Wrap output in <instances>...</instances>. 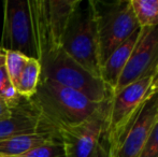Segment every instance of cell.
Masks as SVG:
<instances>
[{
  "instance_id": "obj_2",
  "label": "cell",
  "mask_w": 158,
  "mask_h": 157,
  "mask_svg": "<svg viewBox=\"0 0 158 157\" xmlns=\"http://www.w3.org/2000/svg\"><path fill=\"white\" fill-rule=\"evenodd\" d=\"M60 46L84 69L100 78L97 27L92 0H77Z\"/></svg>"
},
{
  "instance_id": "obj_14",
  "label": "cell",
  "mask_w": 158,
  "mask_h": 157,
  "mask_svg": "<svg viewBox=\"0 0 158 157\" xmlns=\"http://www.w3.org/2000/svg\"><path fill=\"white\" fill-rule=\"evenodd\" d=\"M41 79V63L37 58H29L21 74L16 93L19 97L30 99L37 92Z\"/></svg>"
},
{
  "instance_id": "obj_10",
  "label": "cell",
  "mask_w": 158,
  "mask_h": 157,
  "mask_svg": "<svg viewBox=\"0 0 158 157\" xmlns=\"http://www.w3.org/2000/svg\"><path fill=\"white\" fill-rule=\"evenodd\" d=\"M157 69L158 25H155L141 28L139 38L119 78L115 92L142 78L153 76Z\"/></svg>"
},
{
  "instance_id": "obj_5",
  "label": "cell",
  "mask_w": 158,
  "mask_h": 157,
  "mask_svg": "<svg viewBox=\"0 0 158 157\" xmlns=\"http://www.w3.org/2000/svg\"><path fill=\"white\" fill-rule=\"evenodd\" d=\"M41 76L81 93L94 102H103L113 92L100 78L93 76L72 59L61 48L40 59Z\"/></svg>"
},
{
  "instance_id": "obj_17",
  "label": "cell",
  "mask_w": 158,
  "mask_h": 157,
  "mask_svg": "<svg viewBox=\"0 0 158 157\" xmlns=\"http://www.w3.org/2000/svg\"><path fill=\"white\" fill-rule=\"evenodd\" d=\"M16 157H66L61 141H55L37 147Z\"/></svg>"
},
{
  "instance_id": "obj_9",
  "label": "cell",
  "mask_w": 158,
  "mask_h": 157,
  "mask_svg": "<svg viewBox=\"0 0 158 157\" xmlns=\"http://www.w3.org/2000/svg\"><path fill=\"white\" fill-rule=\"evenodd\" d=\"M158 116V93H152L135 118L110 145L109 157H140Z\"/></svg>"
},
{
  "instance_id": "obj_11",
  "label": "cell",
  "mask_w": 158,
  "mask_h": 157,
  "mask_svg": "<svg viewBox=\"0 0 158 157\" xmlns=\"http://www.w3.org/2000/svg\"><path fill=\"white\" fill-rule=\"evenodd\" d=\"M42 130L56 131L41 118L29 99L22 97L11 108V115L0 119V140Z\"/></svg>"
},
{
  "instance_id": "obj_12",
  "label": "cell",
  "mask_w": 158,
  "mask_h": 157,
  "mask_svg": "<svg viewBox=\"0 0 158 157\" xmlns=\"http://www.w3.org/2000/svg\"><path fill=\"white\" fill-rule=\"evenodd\" d=\"M140 29H138L135 34H132L124 43H122L110 56L108 57L103 65L100 67V79L104 82L106 86L113 93L116 89L119 78L125 69L129 57L135 48L137 40L139 38Z\"/></svg>"
},
{
  "instance_id": "obj_6",
  "label": "cell",
  "mask_w": 158,
  "mask_h": 157,
  "mask_svg": "<svg viewBox=\"0 0 158 157\" xmlns=\"http://www.w3.org/2000/svg\"><path fill=\"white\" fill-rule=\"evenodd\" d=\"M77 0L29 1L38 59L61 48V38Z\"/></svg>"
},
{
  "instance_id": "obj_4",
  "label": "cell",
  "mask_w": 158,
  "mask_h": 157,
  "mask_svg": "<svg viewBox=\"0 0 158 157\" xmlns=\"http://www.w3.org/2000/svg\"><path fill=\"white\" fill-rule=\"evenodd\" d=\"M113 96V95H112ZM111 99L82 123L57 130L66 157H109V115Z\"/></svg>"
},
{
  "instance_id": "obj_7",
  "label": "cell",
  "mask_w": 158,
  "mask_h": 157,
  "mask_svg": "<svg viewBox=\"0 0 158 157\" xmlns=\"http://www.w3.org/2000/svg\"><path fill=\"white\" fill-rule=\"evenodd\" d=\"M0 48L38 59L29 1L3 2V27Z\"/></svg>"
},
{
  "instance_id": "obj_19",
  "label": "cell",
  "mask_w": 158,
  "mask_h": 157,
  "mask_svg": "<svg viewBox=\"0 0 158 157\" xmlns=\"http://www.w3.org/2000/svg\"><path fill=\"white\" fill-rule=\"evenodd\" d=\"M140 157H158V116L148 134Z\"/></svg>"
},
{
  "instance_id": "obj_21",
  "label": "cell",
  "mask_w": 158,
  "mask_h": 157,
  "mask_svg": "<svg viewBox=\"0 0 158 157\" xmlns=\"http://www.w3.org/2000/svg\"><path fill=\"white\" fill-rule=\"evenodd\" d=\"M152 90L153 93H158V69L152 79Z\"/></svg>"
},
{
  "instance_id": "obj_8",
  "label": "cell",
  "mask_w": 158,
  "mask_h": 157,
  "mask_svg": "<svg viewBox=\"0 0 158 157\" xmlns=\"http://www.w3.org/2000/svg\"><path fill=\"white\" fill-rule=\"evenodd\" d=\"M152 79L153 76H145L113 93L109 115L110 145L135 118L143 103L153 93Z\"/></svg>"
},
{
  "instance_id": "obj_15",
  "label": "cell",
  "mask_w": 158,
  "mask_h": 157,
  "mask_svg": "<svg viewBox=\"0 0 158 157\" xmlns=\"http://www.w3.org/2000/svg\"><path fill=\"white\" fill-rule=\"evenodd\" d=\"M130 2L140 27L158 25V0H130Z\"/></svg>"
},
{
  "instance_id": "obj_16",
  "label": "cell",
  "mask_w": 158,
  "mask_h": 157,
  "mask_svg": "<svg viewBox=\"0 0 158 157\" xmlns=\"http://www.w3.org/2000/svg\"><path fill=\"white\" fill-rule=\"evenodd\" d=\"M28 57L23 55L22 53L13 52V51H6V63H4V68L8 73L9 78L12 82L13 86L16 89V86L19 84L21 74L23 72V69L25 67L26 63L28 61Z\"/></svg>"
},
{
  "instance_id": "obj_22",
  "label": "cell",
  "mask_w": 158,
  "mask_h": 157,
  "mask_svg": "<svg viewBox=\"0 0 158 157\" xmlns=\"http://www.w3.org/2000/svg\"><path fill=\"white\" fill-rule=\"evenodd\" d=\"M6 51L0 48V67H3L4 63H6Z\"/></svg>"
},
{
  "instance_id": "obj_1",
  "label": "cell",
  "mask_w": 158,
  "mask_h": 157,
  "mask_svg": "<svg viewBox=\"0 0 158 157\" xmlns=\"http://www.w3.org/2000/svg\"><path fill=\"white\" fill-rule=\"evenodd\" d=\"M41 118L55 130L82 123L102 105L81 93L41 76L37 92L29 99Z\"/></svg>"
},
{
  "instance_id": "obj_20",
  "label": "cell",
  "mask_w": 158,
  "mask_h": 157,
  "mask_svg": "<svg viewBox=\"0 0 158 157\" xmlns=\"http://www.w3.org/2000/svg\"><path fill=\"white\" fill-rule=\"evenodd\" d=\"M11 115V108L6 100L0 97V119H4Z\"/></svg>"
},
{
  "instance_id": "obj_18",
  "label": "cell",
  "mask_w": 158,
  "mask_h": 157,
  "mask_svg": "<svg viewBox=\"0 0 158 157\" xmlns=\"http://www.w3.org/2000/svg\"><path fill=\"white\" fill-rule=\"evenodd\" d=\"M0 97L9 103L10 108H12L21 98L9 78L4 66L0 67Z\"/></svg>"
},
{
  "instance_id": "obj_3",
  "label": "cell",
  "mask_w": 158,
  "mask_h": 157,
  "mask_svg": "<svg viewBox=\"0 0 158 157\" xmlns=\"http://www.w3.org/2000/svg\"><path fill=\"white\" fill-rule=\"evenodd\" d=\"M98 36L100 67L140 26L130 0H92Z\"/></svg>"
},
{
  "instance_id": "obj_13",
  "label": "cell",
  "mask_w": 158,
  "mask_h": 157,
  "mask_svg": "<svg viewBox=\"0 0 158 157\" xmlns=\"http://www.w3.org/2000/svg\"><path fill=\"white\" fill-rule=\"evenodd\" d=\"M55 141H60V138L58 132L54 130H42L0 140V157H16L37 147Z\"/></svg>"
}]
</instances>
